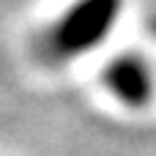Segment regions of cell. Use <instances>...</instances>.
Masks as SVG:
<instances>
[{"mask_svg":"<svg viewBox=\"0 0 156 156\" xmlns=\"http://www.w3.org/2000/svg\"><path fill=\"white\" fill-rule=\"evenodd\" d=\"M104 88L129 110H143L156 93V74L140 52H118L101 71Z\"/></svg>","mask_w":156,"mask_h":156,"instance_id":"cell-2","label":"cell"},{"mask_svg":"<svg viewBox=\"0 0 156 156\" xmlns=\"http://www.w3.org/2000/svg\"><path fill=\"white\" fill-rule=\"evenodd\" d=\"M121 16V0H77L44 33L41 58L47 63H71L99 49Z\"/></svg>","mask_w":156,"mask_h":156,"instance_id":"cell-1","label":"cell"}]
</instances>
